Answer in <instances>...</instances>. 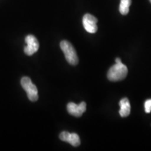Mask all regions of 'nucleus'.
<instances>
[{
    "label": "nucleus",
    "mask_w": 151,
    "mask_h": 151,
    "mask_svg": "<svg viewBox=\"0 0 151 151\" xmlns=\"http://www.w3.org/2000/svg\"><path fill=\"white\" fill-rule=\"evenodd\" d=\"M128 73L127 67L122 63L120 58H116V64L113 65L107 73V78L109 81H120L126 78Z\"/></svg>",
    "instance_id": "f257e3e1"
},
{
    "label": "nucleus",
    "mask_w": 151,
    "mask_h": 151,
    "mask_svg": "<svg viewBox=\"0 0 151 151\" xmlns=\"http://www.w3.org/2000/svg\"><path fill=\"white\" fill-rule=\"evenodd\" d=\"M60 48L65 54L66 60L70 65H76L78 63L76 51L70 42L66 40L62 41L60 42Z\"/></svg>",
    "instance_id": "f03ea898"
},
{
    "label": "nucleus",
    "mask_w": 151,
    "mask_h": 151,
    "mask_svg": "<svg viewBox=\"0 0 151 151\" xmlns=\"http://www.w3.org/2000/svg\"><path fill=\"white\" fill-rule=\"evenodd\" d=\"M20 83H21L22 88L26 91L27 97L30 101H37L38 98H39V96H38V90L35 85L32 83L31 79L26 76L23 77L21 79Z\"/></svg>",
    "instance_id": "7ed1b4c3"
},
{
    "label": "nucleus",
    "mask_w": 151,
    "mask_h": 151,
    "mask_svg": "<svg viewBox=\"0 0 151 151\" xmlns=\"http://www.w3.org/2000/svg\"><path fill=\"white\" fill-rule=\"evenodd\" d=\"M97 18L91 14H86L83 18V24L88 32L94 34L97 31Z\"/></svg>",
    "instance_id": "20e7f679"
},
{
    "label": "nucleus",
    "mask_w": 151,
    "mask_h": 151,
    "mask_svg": "<svg viewBox=\"0 0 151 151\" xmlns=\"http://www.w3.org/2000/svg\"><path fill=\"white\" fill-rule=\"evenodd\" d=\"M25 43H27V46L24 47V52L27 55H32L39 50V41L35 36L27 35L25 37Z\"/></svg>",
    "instance_id": "39448f33"
},
{
    "label": "nucleus",
    "mask_w": 151,
    "mask_h": 151,
    "mask_svg": "<svg viewBox=\"0 0 151 151\" xmlns=\"http://www.w3.org/2000/svg\"><path fill=\"white\" fill-rule=\"evenodd\" d=\"M67 111L71 116L81 117L86 111V104L84 101H82L78 105L73 102H69L67 106Z\"/></svg>",
    "instance_id": "423d86ee"
},
{
    "label": "nucleus",
    "mask_w": 151,
    "mask_h": 151,
    "mask_svg": "<svg viewBox=\"0 0 151 151\" xmlns=\"http://www.w3.org/2000/svg\"><path fill=\"white\" fill-rule=\"evenodd\" d=\"M60 139L65 142L69 143L71 146L77 147L80 146L81 140L79 136L76 133H69L68 132H62L60 134Z\"/></svg>",
    "instance_id": "0eeeda50"
},
{
    "label": "nucleus",
    "mask_w": 151,
    "mask_h": 151,
    "mask_svg": "<svg viewBox=\"0 0 151 151\" xmlns=\"http://www.w3.org/2000/svg\"><path fill=\"white\" fill-rule=\"evenodd\" d=\"M120 109L119 111L120 116L122 118H125L127 117L130 114V111H131V106H130V103L129 99L127 98H123L119 102Z\"/></svg>",
    "instance_id": "6e6552de"
},
{
    "label": "nucleus",
    "mask_w": 151,
    "mask_h": 151,
    "mask_svg": "<svg viewBox=\"0 0 151 151\" xmlns=\"http://www.w3.org/2000/svg\"><path fill=\"white\" fill-rule=\"evenodd\" d=\"M132 0H120L119 6V11L122 15H127L129 11V6L131 5Z\"/></svg>",
    "instance_id": "1a4fd4ad"
},
{
    "label": "nucleus",
    "mask_w": 151,
    "mask_h": 151,
    "mask_svg": "<svg viewBox=\"0 0 151 151\" xmlns=\"http://www.w3.org/2000/svg\"><path fill=\"white\" fill-rule=\"evenodd\" d=\"M144 107L146 113H149L151 112V99L146 100V101H145Z\"/></svg>",
    "instance_id": "9d476101"
},
{
    "label": "nucleus",
    "mask_w": 151,
    "mask_h": 151,
    "mask_svg": "<svg viewBox=\"0 0 151 151\" xmlns=\"http://www.w3.org/2000/svg\"><path fill=\"white\" fill-rule=\"evenodd\" d=\"M149 1H150V2L151 3V0H149Z\"/></svg>",
    "instance_id": "9b49d317"
}]
</instances>
